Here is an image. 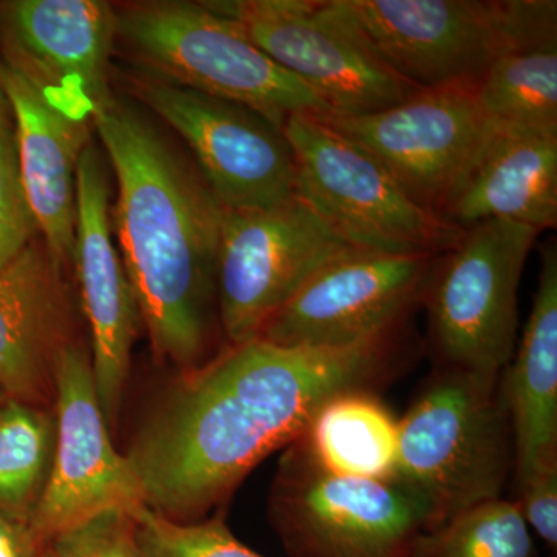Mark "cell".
<instances>
[{
  "instance_id": "cell-6",
  "label": "cell",
  "mask_w": 557,
  "mask_h": 557,
  "mask_svg": "<svg viewBox=\"0 0 557 557\" xmlns=\"http://www.w3.org/2000/svg\"><path fill=\"white\" fill-rule=\"evenodd\" d=\"M539 234L508 220H486L438 256L423 302L445 369L497 388L518 346L520 277Z\"/></svg>"
},
{
  "instance_id": "cell-9",
  "label": "cell",
  "mask_w": 557,
  "mask_h": 557,
  "mask_svg": "<svg viewBox=\"0 0 557 557\" xmlns=\"http://www.w3.org/2000/svg\"><path fill=\"white\" fill-rule=\"evenodd\" d=\"M354 251L298 196L269 209H223L218 318L230 346L259 338L307 281Z\"/></svg>"
},
{
  "instance_id": "cell-23",
  "label": "cell",
  "mask_w": 557,
  "mask_h": 557,
  "mask_svg": "<svg viewBox=\"0 0 557 557\" xmlns=\"http://www.w3.org/2000/svg\"><path fill=\"white\" fill-rule=\"evenodd\" d=\"M54 437L53 410L13 398L0 406V512L30 523L49 479Z\"/></svg>"
},
{
  "instance_id": "cell-25",
  "label": "cell",
  "mask_w": 557,
  "mask_h": 557,
  "mask_svg": "<svg viewBox=\"0 0 557 557\" xmlns=\"http://www.w3.org/2000/svg\"><path fill=\"white\" fill-rule=\"evenodd\" d=\"M134 518L143 557H263L242 544L223 518L177 522L148 505Z\"/></svg>"
},
{
  "instance_id": "cell-1",
  "label": "cell",
  "mask_w": 557,
  "mask_h": 557,
  "mask_svg": "<svg viewBox=\"0 0 557 557\" xmlns=\"http://www.w3.org/2000/svg\"><path fill=\"white\" fill-rule=\"evenodd\" d=\"M398 333L346 348L256 338L180 373L127 454L146 505L177 522L200 520L260 461L296 442L325 399L388 372Z\"/></svg>"
},
{
  "instance_id": "cell-17",
  "label": "cell",
  "mask_w": 557,
  "mask_h": 557,
  "mask_svg": "<svg viewBox=\"0 0 557 557\" xmlns=\"http://www.w3.org/2000/svg\"><path fill=\"white\" fill-rule=\"evenodd\" d=\"M64 273L40 237L0 270V388L47 409L58 361L76 341Z\"/></svg>"
},
{
  "instance_id": "cell-28",
  "label": "cell",
  "mask_w": 557,
  "mask_h": 557,
  "mask_svg": "<svg viewBox=\"0 0 557 557\" xmlns=\"http://www.w3.org/2000/svg\"><path fill=\"white\" fill-rule=\"evenodd\" d=\"M525 519L548 548L557 547V465L541 469L519 483L516 502Z\"/></svg>"
},
{
  "instance_id": "cell-19",
  "label": "cell",
  "mask_w": 557,
  "mask_h": 557,
  "mask_svg": "<svg viewBox=\"0 0 557 557\" xmlns=\"http://www.w3.org/2000/svg\"><path fill=\"white\" fill-rule=\"evenodd\" d=\"M468 230L508 220L539 231L557 225V134L496 127L446 209Z\"/></svg>"
},
{
  "instance_id": "cell-11",
  "label": "cell",
  "mask_w": 557,
  "mask_h": 557,
  "mask_svg": "<svg viewBox=\"0 0 557 557\" xmlns=\"http://www.w3.org/2000/svg\"><path fill=\"white\" fill-rule=\"evenodd\" d=\"M132 86L135 98L186 143L223 209H269L298 196L287 135L256 110L149 76Z\"/></svg>"
},
{
  "instance_id": "cell-21",
  "label": "cell",
  "mask_w": 557,
  "mask_h": 557,
  "mask_svg": "<svg viewBox=\"0 0 557 557\" xmlns=\"http://www.w3.org/2000/svg\"><path fill=\"white\" fill-rule=\"evenodd\" d=\"M293 443L335 475L395 480L397 474L398 420L369 388L325 399Z\"/></svg>"
},
{
  "instance_id": "cell-16",
  "label": "cell",
  "mask_w": 557,
  "mask_h": 557,
  "mask_svg": "<svg viewBox=\"0 0 557 557\" xmlns=\"http://www.w3.org/2000/svg\"><path fill=\"white\" fill-rule=\"evenodd\" d=\"M81 306L90 329V361L102 413L109 428L119 423L129 380L139 310L113 233L109 172L89 143L76 170V222L72 263Z\"/></svg>"
},
{
  "instance_id": "cell-8",
  "label": "cell",
  "mask_w": 557,
  "mask_h": 557,
  "mask_svg": "<svg viewBox=\"0 0 557 557\" xmlns=\"http://www.w3.org/2000/svg\"><path fill=\"white\" fill-rule=\"evenodd\" d=\"M271 519L292 557H409L429 516L397 480L324 471L296 443L281 461Z\"/></svg>"
},
{
  "instance_id": "cell-7",
  "label": "cell",
  "mask_w": 557,
  "mask_h": 557,
  "mask_svg": "<svg viewBox=\"0 0 557 557\" xmlns=\"http://www.w3.org/2000/svg\"><path fill=\"white\" fill-rule=\"evenodd\" d=\"M298 170V197L351 247L386 255L440 256L465 231L416 203L379 160L317 115L284 126Z\"/></svg>"
},
{
  "instance_id": "cell-15",
  "label": "cell",
  "mask_w": 557,
  "mask_h": 557,
  "mask_svg": "<svg viewBox=\"0 0 557 557\" xmlns=\"http://www.w3.org/2000/svg\"><path fill=\"white\" fill-rule=\"evenodd\" d=\"M115 9L101 0L0 2V60L20 72L54 108L94 124L112 97L109 65Z\"/></svg>"
},
{
  "instance_id": "cell-5",
  "label": "cell",
  "mask_w": 557,
  "mask_h": 557,
  "mask_svg": "<svg viewBox=\"0 0 557 557\" xmlns=\"http://www.w3.org/2000/svg\"><path fill=\"white\" fill-rule=\"evenodd\" d=\"M497 388L443 369L398 421L395 480L418 498L429 530L502 497L512 454Z\"/></svg>"
},
{
  "instance_id": "cell-14",
  "label": "cell",
  "mask_w": 557,
  "mask_h": 557,
  "mask_svg": "<svg viewBox=\"0 0 557 557\" xmlns=\"http://www.w3.org/2000/svg\"><path fill=\"white\" fill-rule=\"evenodd\" d=\"M53 461L30 530L39 544L84 520L146 505L129 458L113 446L90 354L79 343L62 351L54 372Z\"/></svg>"
},
{
  "instance_id": "cell-20",
  "label": "cell",
  "mask_w": 557,
  "mask_h": 557,
  "mask_svg": "<svg viewBox=\"0 0 557 557\" xmlns=\"http://www.w3.org/2000/svg\"><path fill=\"white\" fill-rule=\"evenodd\" d=\"M505 391L518 483L557 465V247L542 248L533 310L508 366Z\"/></svg>"
},
{
  "instance_id": "cell-10",
  "label": "cell",
  "mask_w": 557,
  "mask_h": 557,
  "mask_svg": "<svg viewBox=\"0 0 557 557\" xmlns=\"http://www.w3.org/2000/svg\"><path fill=\"white\" fill-rule=\"evenodd\" d=\"M475 87L421 90L379 112L318 119L379 160L421 208L445 219L497 127L480 108Z\"/></svg>"
},
{
  "instance_id": "cell-13",
  "label": "cell",
  "mask_w": 557,
  "mask_h": 557,
  "mask_svg": "<svg viewBox=\"0 0 557 557\" xmlns=\"http://www.w3.org/2000/svg\"><path fill=\"white\" fill-rule=\"evenodd\" d=\"M438 256L350 252L319 270L259 338L282 347L346 348L394 335L423 302Z\"/></svg>"
},
{
  "instance_id": "cell-3",
  "label": "cell",
  "mask_w": 557,
  "mask_h": 557,
  "mask_svg": "<svg viewBox=\"0 0 557 557\" xmlns=\"http://www.w3.org/2000/svg\"><path fill=\"white\" fill-rule=\"evenodd\" d=\"M351 36L420 90L478 86L504 54L557 46L555 0H325Z\"/></svg>"
},
{
  "instance_id": "cell-12",
  "label": "cell",
  "mask_w": 557,
  "mask_h": 557,
  "mask_svg": "<svg viewBox=\"0 0 557 557\" xmlns=\"http://www.w3.org/2000/svg\"><path fill=\"white\" fill-rule=\"evenodd\" d=\"M236 22L252 44L310 87L330 113L379 112L421 91L398 78L319 0L205 2Z\"/></svg>"
},
{
  "instance_id": "cell-30",
  "label": "cell",
  "mask_w": 557,
  "mask_h": 557,
  "mask_svg": "<svg viewBox=\"0 0 557 557\" xmlns=\"http://www.w3.org/2000/svg\"><path fill=\"white\" fill-rule=\"evenodd\" d=\"M11 121H13V116H11L9 98H7L5 87H3L2 62H0V129Z\"/></svg>"
},
{
  "instance_id": "cell-18",
  "label": "cell",
  "mask_w": 557,
  "mask_h": 557,
  "mask_svg": "<svg viewBox=\"0 0 557 557\" xmlns=\"http://www.w3.org/2000/svg\"><path fill=\"white\" fill-rule=\"evenodd\" d=\"M2 81L13 116L17 160L39 236L62 270L72 263L76 222V170L94 124L54 108L2 60Z\"/></svg>"
},
{
  "instance_id": "cell-4",
  "label": "cell",
  "mask_w": 557,
  "mask_h": 557,
  "mask_svg": "<svg viewBox=\"0 0 557 557\" xmlns=\"http://www.w3.org/2000/svg\"><path fill=\"white\" fill-rule=\"evenodd\" d=\"M116 40L149 78L245 106L284 129L293 115H327L307 84L205 2L153 0L115 9Z\"/></svg>"
},
{
  "instance_id": "cell-29",
  "label": "cell",
  "mask_w": 557,
  "mask_h": 557,
  "mask_svg": "<svg viewBox=\"0 0 557 557\" xmlns=\"http://www.w3.org/2000/svg\"><path fill=\"white\" fill-rule=\"evenodd\" d=\"M0 557H40V544L28 523L0 512Z\"/></svg>"
},
{
  "instance_id": "cell-24",
  "label": "cell",
  "mask_w": 557,
  "mask_h": 557,
  "mask_svg": "<svg viewBox=\"0 0 557 557\" xmlns=\"http://www.w3.org/2000/svg\"><path fill=\"white\" fill-rule=\"evenodd\" d=\"M409 557H537L516 502H485L421 534Z\"/></svg>"
},
{
  "instance_id": "cell-27",
  "label": "cell",
  "mask_w": 557,
  "mask_h": 557,
  "mask_svg": "<svg viewBox=\"0 0 557 557\" xmlns=\"http://www.w3.org/2000/svg\"><path fill=\"white\" fill-rule=\"evenodd\" d=\"M17 160L13 121L0 129V270L39 239Z\"/></svg>"
},
{
  "instance_id": "cell-31",
  "label": "cell",
  "mask_w": 557,
  "mask_h": 557,
  "mask_svg": "<svg viewBox=\"0 0 557 557\" xmlns=\"http://www.w3.org/2000/svg\"><path fill=\"white\" fill-rule=\"evenodd\" d=\"M7 398H9V397H7V395L3 394L2 388H0V406L3 405V401H5Z\"/></svg>"
},
{
  "instance_id": "cell-26",
  "label": "cell",
  "mask_w": 557,
  "mask_h": 557,
  "mask_svg": "<svg viewBox=\"0 0 557 557\" xmlns=\"http://www.w3.org/2000/svg\"><path fill=\"white\" fill-rule=\"evenodd\" d=\"M40 557H143L134 511L109 509L40 544Z\"/></svg>"
},
{
  "instance_id": "cell-2",
  "label": "cell",
  "mask_w": 557,
  "mask_h": 557,
  "mask_svg": "<svg viewBox=\"0 0 557 557\" xmlns=\"http://www.w3.org/2000/svg\"><path fill=\"white\" fill-rule=\"evenodd\" d=\"M94 129L115 174L113 233L153 357L189 372L205 362L218 311L223 208L134 102L112 94Z\"/></svg>"
},
{
  "instance_id": "cell-22",
  "label": "cell",
  "mask_w": 557,
  "mask_h": 557,
  "mask_svg": "<svg viewBox=\"0 0 557 557\" xmlns=\"http://www.w3.org/2000/svg\"><path fill=\"white\" fill-rule=\"evenodd\" d=\"M475 97L498 127L557 134V46L498 58L480 79Z\"/></svg>"
}]
</instances>
